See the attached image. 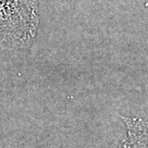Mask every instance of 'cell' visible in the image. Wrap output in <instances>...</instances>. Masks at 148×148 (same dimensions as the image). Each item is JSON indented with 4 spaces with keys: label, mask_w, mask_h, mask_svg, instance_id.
<instances>
[{
    "label": "cell",
    "mask_w": 148,
    "mask_h": 148,
    "mask_svg": "<svg viewBox=\"0 0 148 148\" xmlns=\"http://www.w3.org/2000/svg\"><path fill=\"white\" fill-rule=\"evenodd\" d=\"M39 23L38 0H0V51L30 47Z\"/></svg>",
    "instance_id": "cell-1"
},
{
    "label": "cell",
    "mask_w": 148,
    "mask_h": 148,
    "mask_svg": "<svg viewBox=\"0 0 148 148\" xmlns=\"http://www.w3.org/2000/svg\"><path fill=\"white\" fill-rule=\"evenodd\" d=\"M127 127V138L123 147H143L148 144V122L141 119L120 116Z\"/></svg>",
    "instance_id": "cell-2"
}]
</instances>
